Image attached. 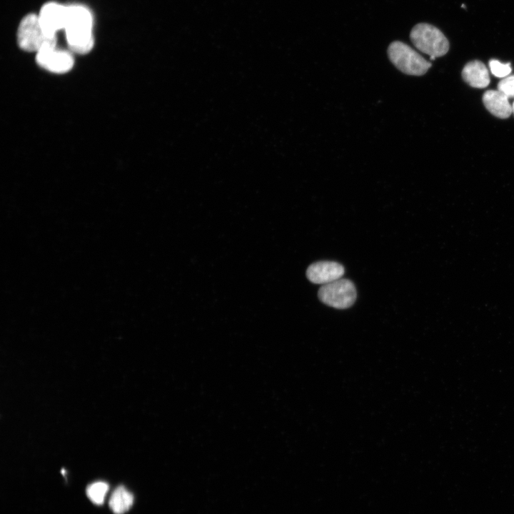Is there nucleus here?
I'll use <instances>...</instances> for the list:
<instances>
[{
  "mask_svg": "<svg viewBox=\"0 0 514 514\" xmlns=\"http://www.w3.org/2000/svg\"><path fill=\"white\" fill-rule=\"evenodd\" d=\"M93 16L91 11L81 5L67 6L65 33L69 49L74 53L85 54L94 45Z\"/></svg>",
  "mask_w": 514,
  "mask_h": 514,
  "instance_id": "nucleus-1",
  "label": "nucleus"
},
{
  "mask_svg": "<svg viewBox=\"0 0 514 514\" xmlns=\"http://www.w3.org/2000/svg\"><path fill=\"white\" fill-rule=\"evenodd\" d=\"M17 43L22 50L37 53L44 49L56 47V37L48 36L40 24L38 15L29 14L19 23Z\"/></svg>",
  "mask_w": 514,
  "mask_h": 514,
  "instance_id": "nucleus-2",
  "label": "nucleus"
},
{
  "mask_svg": "<svg viewBox=\"0 0 514 514\" xmlns=\"http://www.w3.org/2000/svg\"><path fill=\"white\" fill-rule=\"evenodd\" d=\"M410 38L417 49L430 56V60L445 55L449 49V42L435 26L420 23L411 30Z\"/></svg>",
  "mask_w": 514,
  "mask_h": 514,
  "instance_id": "nucleus-3",
  "label": "nucleus"
},
{
  "mask_svg": "<svg viewBox=\"0 0 514 514\" xmlns=\"http://www.w3.org/2000/svg\"><path fill=\"white\" fill-rule=\"evenodd\" d=\"M388 55L392 64L401 72L411 76H422L431 66L416 51L403 42L395 41L388 48Z\"/></svg>",
  "mask_w": 514,
  "mask_h": 514,
  "instance_id": "nucleus-4",
  "label": "nucleus"
},
{
  "mask_svg": "<svg viewBox=\"0 0 514 514\" xmlns=\"http://www.w3.org/2000/svg\"><path fill=\"white\" fill-rule=\"evenodd\" d=\"M318 298L327 306L338 309L351 307L356 301L357 293L353 283L340 278L323 285L318 290Z\"/></svg>",
  "mask_w": 514,
  "mask_h": 514,
  "instance_id": "nucleus-5",
  "label": "nucleus"
},
{
  "mask_svg": "<svg viewBox=\"0 0 514 514\" xmlns=\"http://www.w3.org/2000/svg\"><path fill=\"white\" fill-rule=\"evenodd\" d=\"M36 63L43 69L55 74L69 71L74 64L72 54L56 47L42 49L36 53Z\"/></svg>",
  "mask_w": 514,
  "mask_h": 514,
  "instance_id": "nucleus-6",
  "label": "nucleus"
},
{
  "mask_svg": "<svg viewBox=\"0 0 514 514\" xmlns=\"http://www.w3.org/2000/svg\"><path fill=\"white\" fill-rule=\"evenodd\" d=\"M66 12L67 6L56 2H48L41 7L38 17L44 31L48 36L56 37V32L64 29Z\"/></svg>",
  "mask_w": 514,
  "mask_h": 514,
  "instance_id": "nucleus-7",
  "label": "nucleus"
},
{
  "mask_svg": "<svg viewBox=\"0 0 514 514\" xmlns=\"http://www.w3.org/2000/svg\"><path fill=\"white\" fill-rule=\"evenodd\" d=\"M343 273L344 268L341 264L328 261L313 263L306 271V276L311 282L322 285L341 278Z\"/></svg>",
  "mask_w": 514,
  "mask_h": 514,
  "instance_id": "nucleus-8",
  "label": "nucleus"
},
{
  "mask_svg": "<svg viewBox=\"0 0 514 514\" xmlns=\"http://www.w3.org/2000/svg\"><path fill=\"white\" fill-rule=\"evenodd\" d=\"M485 108L495 116L507 119L512 114V105L508 98L498 90H488L483 96Z\"/></svg>",
  "mask_w": 514,
  "mask_h": 514,
  "instance_id": "nucleus-9",
  "label": "nucleus"
},
{
  "mask_svg": "<svg viewBox=\"0 0 514 514\" xmlns=\"http://www.w3.org/2000/svg\"><path fill=\"white\" fill-rule=\"evenodd\" d=\"M462 77L467 84L474 88L483 89L490 84L488 69L483 62L478 60L465 64L462 71Z\"/></svg>",
  "mask_w": 514,
  "mask_h": 514,
  "instance_id": "nucleus-10",
  "label": "nucleus"
},
{
  "mask_svg": "<svg viewBox=\"0 0 514 514\" xmlns=\"http://www.w3.org/2000/svg\"><path fill=\"white\" fill-rule=\"evenodd\" d=\"M133 502V495L126 488L120 485L112 493L109 506L114 513L123 514L130 509Z\"/></svg>",
  "mask_w": 514,
  "mask_h": 514,
  "instance_id": "nucleus-11",
  "label": "nucleus"
},
{
  "mask_svg": "<svg viewBox=\"0 0 514 514\" xmlns=\"http://www.w3.org/2000/svg\"><path fill=\"white\" fill-rule=\"evenodd\" d=\"M108 490L109 485L106 483L98 481L88 486L86 488V494L94 503L101 505L104 501Z\"/></svg>",
  "mask_w": 514,
  "mask_h": 514,
  "instance_id": "nucleus-12",
  "label": "nucleus"
},
{
  "mask_svg": "<svg viewBox=\"0 0 514 514\" xmlns=\"http://www.w3.org/2000/svg\"><path fill=\"white\" fill-rule=\"evenodd\" d=\"M488 64L491 73L496 77L505 78L512 71L510 63L503 64L498 60L491 59L489 61Z\"/></svg>",
  "mask_w": 514,
  "mask_h": 514,
  "instance_id": "nucleus-13",
  "label": "nucleus"
},
{
  "mask_svg": "<svg viewBox=\"0 0 514 514\" xmlns=\"http://www.w3.org/2000/svg\"><path fill=\"white\" fill-rule=\"evenodd\" d=\"M498 90L508 99L514 98V75L503 78L498 84Z\"/></svg>",
  "mask_w": 514,
  "mask_h": 514,
  "instance_id": "nucleus-14",
  "label": "nucleus"
},
{
  "mask_svg": "<svg viewBox=\"0 0 514 514\" xmlns=\"http://www.w3.org/2000/svg\"><path fill=\"white\" fill-rule=\"evenodd\" d=\"M512 113L514 114V101L512 104Z\"/></svg>",
  "mask_w": 514,
  "mask_h": 514,
  "instance_id": "nucleus-15",
  "label": "nucleus"
}]
</instances>
